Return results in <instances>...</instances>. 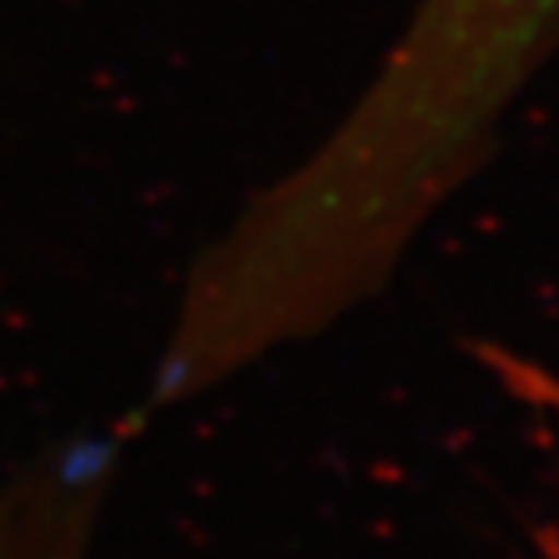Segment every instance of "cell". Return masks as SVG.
<instances>
[{"label": "cell", "instance_id": "6da1fadb", "mask_svg": "<svg viewBox=\"0 0 559 559\" xmlns=\"http://www.w3.org/2000/svg\"><path fill=\"white\" fill-rule=\"evenodd\" d=\"M559 27V0H419L366 102L249 226L307 299L346 307L466 179Z\"/></svg>", "mask_w": 559, "mask_h": 559}, {"label": "cell", "instance_id": "7a4b0ae2", "mask_svg": "<svg viewBox=\"0 0 559 559\" xmlns=\"http://www.w3.org/2000/svg\"><path fill=\"white\" fill-rule=\"evenodd\" d=\"M489 361H493V369H498V373L513 384L524 401L540 404V408H548V412H556V416H559V381H556V377H548L544 369L528 366V361L513 358V354H506V349H493V354H489Z\"/></svg>", "mask_w": 559, "mask_h": 559}]
</instances>
